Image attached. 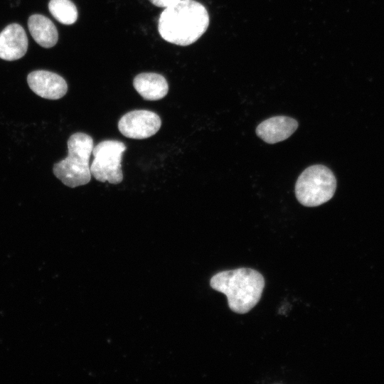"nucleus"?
Masks as SVG:
<instances>
[{"instance_id":"39448f33","label":"nucleus","mask_w":384,"mask_h":384,"mask_svg":"<svg viewBox=\"0 0 384 384\" xmlns=\"http://www.w3.org/2000/svg\"><path fill=\"white\" fill-rule=\"evenodd\" d=\"M125 150V144L117 140H105L97 144L92 151L94 159L90 166L91 174L100 182L121 183V161Z\"/></svg>"},{"instance_id":"ddd939ff","label":"nucleus","mask_w":384,"mask_h":384,"mask_svg":"<svg viewBox=\"0 0 384 384\" xmlns=\"http://www.w3.org/2000/svg\"><path fill=\"white\" fill-rule=\"evenodd\" d=\"M152 4L158 7L166 8L171 6L181 0H149Z\"/></svg>"},{"instance_id":"f03ea898","label":"nucleus","mask_w":384,"mask_h":384,"mask_svg":"<svg viewBox=\"0 0 384 384\" xmlns=\"http://www.w3.org/2000/svg\"><path fill=\"white\" fill-rule=\"evenodd\" d=\"M210 284L213 289L226 295L233 311L245 314L260 299L265 279L259 272L243 267L218 272Z\"/></svg>"},{"instance_id":"f8f14e48","label":"nucleus","mask_w":384,"mask_h":384,"mask_svg":"<svg viewBox=\"0 0 384 384\" xmlns=\"http://www.w3.org/2000/svg\"><path fill=\"white\" fill-rule=\"evenodd\" d=\"M48 9L52 16L63 24L71 25L78 19V9L70 0H50Z\"/></svg>"},{"instance_id":"f257e3e1","label":"nucleus","mask_w":384,"mask_h":384,"mask_svg":"<svg viewBox=\"0 0 384 384\" xmlns=\"http://www.w3.org/2000/svg\"><path fill=\"white\" fill-rule=\"evenodd\" d=\"M208 25L209 15L203 4L194 0H181L161 12L158 31L167 42L185 46L196 42Z\"/></svg>"},{"instance_id":"9d476101","label":"nucleus","mask_w":384,"mask_h":384,"mask_svg":"<svg viewBox=\"0 0 384 384\" xmlns=\"http://www.w3.org/2000/svg\"><path fill=\"white\" fill-rule=\"evenodd\" d=\"M137 92L146 100H158L164 97L169 91L166 80L161 75L154 73H142L133 80Z\"/></svg>"},{"instance_id":"1a4fd4ad","label":"nucleus","mask_w":384,"mask_h":384,"mask_svg":"<svg viewBox=\"0 0 384 384\" xmlns=\"http://www.w3.org/2000/svg\"><path fill=\"white\" fill-rule=\"evenodd\" d=\"M298 122L287 116L268 118L256 128L257 135L268 144H275L289 138L297 129Z\"/></svg>"},{"instance_id":"0eeeda50","label":"nucleus","mask_w":384,"mask_h":384,"mask_svg":"<svg viewBox=\"0 0 384 384\" xmlns=\"http://www.w3.org/2000/svg\"><path fill=\"white\" fill-rule=\"evenodd\" d=\"M27 82L35 94L46 99H60L68 91V85L64 78L47 70L31 72L27 77Z\"/></svg>"},{"instance_id":"9b49d317","label":"nucleus","mask_w":384,"mask_h":384,"mask_svg":"<svg viewBox=\"0 0 384 384\" xmlns=\"http://www.w3.org/2000/svg\"><path fill=\"white\" fill-rule=\"evenodd\" d=\"M28 27L34 41L41 46L49 48L54 46L58 39L55 24L48 17L33 14L28 20Z\"/></svg>"},{"instance_id":"423d86ee","label":"nucleus","mask_w":384,"mask_h":384,"mask_svg":"<svg viewBox=\"0 0 384 384\" xmlns=\"http://www.w3.org/2000/svg\"><path fill=\"white\" fill-rule=\"evenodd\" d=\"M161 120L154 112L145 110L130 111L118 122L119 131L126 137L143 139L155 134L160 129Z\"/></svg>"},{"instance_id":"20e7f679","label":"nucleus","mask_w":384,"mask_h":384,"mask_svg":"<svg viewBox=\"0 0 384 384\" xmlns=\"http://www.w3.org/2000/svg\"><path fill=\"white\" fill-rule=\"evenodd\" d=\"M336 188V180L331 170L316 164L309 166L299 175L295 184V194L302 205L315 207L329 201Z\"/></svg>"},{"instance_id":"6e6552de","label":"nucleus","mask_w":384,"mask_h":384,"mask_svg":"<svg viewBox=\"0 0 384 384\" xmlns=\"http://www.w3.org/2000/svg\"><path fill=\"white\" fill-rule=\"evenodd\" d=\"M27 49L28 38L19 24H9L0 33V58L18 60L26 54Z\"/></svg>"},{"instance_id":"7ed1b4c3","label":"nucleus","mask_w":384,"mask_h":384,"mask_svg":"<svg viewBox=\"0 0 384 384\" xmlns=\"http://www.w3.org/2000/svg\"><path fill=\"white\" fill-rule=\"evenodd\" d=\"M92 149L90 135L82 132L72 134L68 140V154L53 165L54 175L70 188L87 184L91 179L89 161Z\"/></svg>"}]
</instances>
